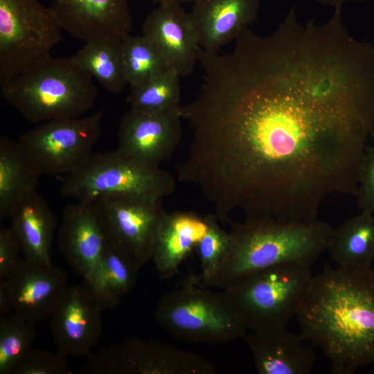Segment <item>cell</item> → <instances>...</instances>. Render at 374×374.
Segmentation results:
<instances>
[{"instance_id": "1", "label": "cell", "mask_w": 374, "mask_h": 374, "mask_svg": "<svg viewBox=\"0 0 374 374\" xmlns=\"http://www.w3.org/2000/svg\"><path fill=\"white\" fill-rule=\"evenodd\" d=\"M198 96L181 106L193 130L177 179L230 222L318 220L332 194L356 196L368 136L333 105L313 69L233 57L205 62Z\"/></svg>"}, {"instance_id": "2", "label": "cell", "mask_w": 374, "mask_h": 374, "mask_svg": "<svg viewBox=\"0 0 374 374\" xmlns=\"http://www.w3.org/2000/svg\"><path fill=\"white\" fill-rule=\"evenodd\" d=\"M301 337L320 348L335 374L374 362V269L327 265L296 314Z\"/></svg>"}, {"instance_id": "3", "label": "cell", "mask_w": 374, "mask_h": 374, "mask_svg": "<svg viewBox=\"0 0 374 374\" xmlns=\"http://www.w3.org/2000/svg\"><path fill=\"white\" fill-rule=\"evenodd\" d=\"M228 254L210 286L225 289L250 273L278 265L310 266L326 251L333 228L319 220L287 223L245 219L233 223Z\"/></svg>"}, {"instance_id": "4", "label": "cell", "mask_w": 374, "mask_h": 374, "mask_svg": "<svg viewBox=\"0 0 374 374\" xmlns=\"http://www.w3.org/2000/svg\"><path fill=\"white\" fill-rule=\"evenodd\" d=\"M92 76L71 57L46 55L1 85L0 94L32 123L82 116L98 98Z\"/></svg>"}, {"instance_id": "5", "label": "cell", "mask_w": 374, "mask_h": 374, "mask_svg": "<svg viewBox=\"0 0 374 374\" xmlns=\"http://www.w3.org/2000/svg\"><path fill=\"white\" fill-rule=\"evenodd\" d=\"M310 267L300 263L275 265L244 276L222 292L247 329L286 326L309 290Z\"/></svg>"}, {"instance_id": "6", "label": "cell", "mask_w": 374, "mask_h": 374, "mask_svg": "<svg viewBox=\"0 0 374 374\" xmlns=\"http://www.w3.org/2000/svg\"><path fill=\"white\" fill-rule=\"evenodd\" d=\"M154 317L173 336L190 342H226L243 338L247 329L223 292L206 288L195 276L160 298Z\"/></svg>"}, {"instance_id": "7", "label": "cell", "mask_w": 374, "mask_h": 374, "mask_svg": "<svg viewBox=\"0 0 374 374\" xmlns=\"http://www.w3.org/2000/svg\"><path fill=\"white\" fill-rule=\"evenodd\" d=\"M59 179L63 196L87 202L115 195L163 198L176 188V181L168 172L129 157L117 149L93 154L77 170Z\"/></svg>"}, {"instance_id": "8", "label": "cell", "mask_w": 374, "mask_h": 374, "mask_svg": "<svg viewBox=\"0 0 374 374\" xmlns=\"http://www.w3.org/2000/svg\"><path fill=\"white\" fill-rule=\"evenodd\" d=\"M62 28L37 0H0V85L51 54Z\"/></svg>"}, {"instance_id": "9", "label": "cell", "mask_w": 374, "mask_h": 374, "mask_svg": "<svg viewBox=\"0 0 374 374\" xmlns=\"http://www.w3.org/2000/svg\"><path fill=\"white\" fill-rule=\"evenodd\" d=\"M103 117L100 109L87 116L48 121L22 134L17 143L42 175H65L93 154Z\"/></svg>"}, {"instance_id": "10", "label": "cell", "mask_w": 374, "mask_h": 374, "mask_svg": "<svg viewBox=\"0 0 374 374\" xmlns=\"http://www.w3.org/2000/svg\"><path fill=\"white\" fill-rule=\"evenodd\" d=\"M214 364L196 354L152 339L129 337L93 352L83 374H213Z\"/></svg>"}, {"instance_id": "11", "label": "cell", "mask_w": 374, "mask_h": 374, "mask_svg": "<svg viewBox=\"0 0 374 374\" xmlns=\"http://www.w3.org/2000/svg\"><path fill=\"white\" fill-rule=\"evenodd\" d=\"M163 197L115 195L94 202L108 240L123 249L139 270L152 258L161 222L166 214Z\"/></svg>"}, {"instance_id": "12", "label": "cell", "mask_w": 374, "mask_h": 374, "mask_svg": "<svg viewBox=\"0 0 374 374\" xmlns=\"http://www.w3.org/2000/svg\"><path fill=\"white\" fill-rule=\"evenodd\" d=\"M107 235L94 202L76 201L63 213L57 242L70 266L95 297L101 283V265Z\"/></svg>"}, {"instance_id": "13", "label": "cell", "mask_w": 374, "mask_h": 374, "mask_svg": "<svg viewBox=\"0 0 374 374\" xmlns=\"http://www.w3.org/2000/svg\"><path fill=\"white\" fill-rule=\"evenodd\" d=\"M99 306L84 285H67L50 317V330L57 351L66 356H89L103 334Z\"/></svg>"}, {"instance_id": "14", "label": "cell", "mask_w": 374, "mask_h": 374, "mask_svg": "<svg viewBox=\"0 0 374 374\" xmlns=\"http://www.w3.org/2000/svg\"><path fill=\"white\" fill-rule=\"evenodd\" d=\"M181 120L180 107L161 113L130 109L119 123L117 150L135 160L159 167L171 157L181 138Z\"/></svg>"}, {"instance_id": "15", "label": "cell", "mask_w": 374, "mask_h": 374, "mask_svg": "<svg viewBox=\"0 0 374 374\" xmlns=\"http://www.w3.org/2000/svg\"><path fill=\"white\" fill-rule=\"evenodd\" d=\"M130 0H51L61 28L85 42L104 38L122 39L130 34Z\"/></svg>"}, {"instance_id": "16", "label": "cell", "mask_w": 374, "mask_h": 374, "mask_svg": "<svg viewBox=\"0 0 374 374\" xmlns=\"http://www.w3.org/2000/svg\"><path fill=\"white\" fill-rule=\"evenodd\" d=\"M6 280L13 312L35 324L51 317L68 285L67 274L61 267L24 258Z\"/></svg>"}, {"instance_id": "17", "label": "cell", "mask_w": 374, "mask_h": 374, "mask_svg": "<svg viewBox=\"0 0 374 374\" xmlns=\"http://www.w3.org/2000/svg\"><path fill=\"white\" fill-rule=\"evenodd\" d=\"M142 29L169 69L180 78L193 71L199 47L189 12L181 5H159L146 17Z\"/></svg>"}, {"instance_id": "18", "label": "cell", "mask_w": 374, "mask_h": 374, "mask_svg": "<svg viewBox=\"0 0 374 374\" xmlns=\"http://www.w3.org/2000/svg\"><path fill=\"white\" fill-rule=\"evenodd\" d=\"M260 0H195L189 15L198 46L217 53L256 20Z\"/></svg>"}, {"instance_id": "19", "label": "cell", "mask_w": 374, "mask_h": 374, "mask_svg": "<svg viewBox=\"0 0 374 374\" xmlns=\"http://www.w3.org/2000/svg\"><path fill=\"white\" fill-rule=\"evenodd\" d=\"M259 374H309L315 355L303 341L285 326L253 331L243 337Z\"/></svg>"}, {"instance_id": "20", "label": "cell", "mask_w": 374, "mask_h": 374, "mask_svg": "<svg viewBox=\"0 0 374 374\" xmlns=\"http://www.w3.org/2000/svg\"><path fill=\"white\" fill-rule=\"evenodd\" d=\"M206 217L189 211L166 213L158 229L151 259L161 279L175 275L206 231Z\"/></svg>"}, {"instance_id": "21", "label": "cell", "mask_w": 374, "mask_h": 374, "mask_svg": "<svg viewBox=\"0 0 374 374\" xmlns=\"http://www.w3.org/2000/svg\"><path fill=\"white\" fill-rule=\"evenodd\" d=\"M24 258L39 265H51V246L55 217L37 190L25 195L10 216Z\"/></svg>"}, {"instance_id": "22", "label": "cell", "mask_w": 374, "mask_h": 374, "mask_svg": "<svg viewBox=\"0 0 374 374\" xmlns=\"http://www.w3.org/2000/svg\"><path fill=\"white\" fill-rule=\"evenodd\" d=\"M42 175L17 141L0 138V217H10L17 204L37 190Z\"/></svg>"}, {"instance_id": "23", "label": "cell", "mask_w": 374, "mask_h": 374, "mask_svg": "<svg viewBox=\"0 0 374 374\" xmlns=\"http://www.w3.org/2000/svg\"><path fill=\"white\" fill-rule=\"evenodd\" d=\"M338 266H372L374 262V214L360 213L333 229L328 247Z\"/></svg>"}, {"instance_id": "24", "label": "cell", "mask_w": 374, "mask_h": 374, "mask_svg": "<svg viewBox=\"0 0 374 374\" xmlns=\"http://www.w3.org/2000/svg\"><path fill=\"white\" fill-rule=\"evenodd\" d=\"M71 58L109 92L119 93L127 84L121 39L104 38L85 42Z\"/></svg>"}, {"instance_id": "25", "label": "cell", "mask_w": 374, "mask_h": 374, "mask_svg": "<svg viewBox=\"0 0 374 374\" xmlns=\"http://www.w3.org/2000/svg\"><path fill=\"white\" fill-rule=\"evenodd\" d=\"M138 271L130 255L108 240L102 259L100 287L94 297L103 310L116 307L133 288Z\"/></svg>"}, {"instance_id": "26", "label": "cell", "mask_w": 374, "mask_h": 374, "mask_svg": "<svg viewBox=\"0 0 374 374\" xmlns=\"http://www.w3.org/2000/svg\"><path fill=\"white\" fill-rule=\"evenodd\" d=\"M180 76L172 69L130 89L127 101L131 109L161 113L180 107Z\"/></svg>"}, {"instance_id": "27", "label": "cell", "mask_w": 374, "mask_h": 374, "mask_svg": "<svg viewBox=\"0 0 374 374\" xmlns=\"http://www.w3.org/2000/svg\"><path fill=\"white\" fill-rule=\"evenodd\" d=\"M121 42L126 80L130 89L169 69L157 48L144 35L128 34Z\"/></svg>"}, {"instance_id": "28", "label": "cell", "mask_w": 374, "mask_h": 374, "mask_svg": "<svg viewBox=\"0 0 374 374\" xmlns=\"http://www.w3.org/2000/svg\"><path fill=\"white\" fill-rule=\"evenodd\" d=\"M35 325L15 312L0 319V374H12L33 348Z\"/></svg>"}, {"instance_id": "29", "label": "cell", "mask_w": 374, "mask_h": 374, "mask_svg": "<svg viewBox=\"0 0 374 374\" xmlns=\"http://www.w3.org/2000/svg\"><path fill=\"white\" fill-rule=\"evenodd\" d=\"M208 227L206 233L197 244L201 267L198 278L210 286L215 278L230 247V233L224 231L217 223L215 215H206Z\"/></svg>"}, {"instance_id": "30", "label": "cell", "mask_w": 374, "mask_h": 374, "mask_svg": "<svg viewBox=\"0 0 374 374\" xmlns=\"http://www.w3.org/2000/svg\"><path fill=\"white\" fill-rule=\"evenodd\" d=\"M67 357L59 353L32 348L12 374H71Z\"/></svg>"}, {"instance_id": "31", "label": "cell", "mask_w": 374, "mask_h": 374, "mask_svg": "<svg viewBox=\"0 0 374 374\" xmlns=\"http://www.w3.org/2000/svg\"><path fill=\"white\" fill-rule=\"evenodd\" d=\"M357 204L360 211L374 214V143L366 148L362 161Z\"/></svg>"}, {"instance_id": "32", "label": "cell", "mask_w": 374, "mask_h": 374, "mask_svg": "<svg viewBox=\"0 0 374 374\" xmlns=\"http://www.w3.org/2000/svg\"><path fill=\"white\" fill-rule=\"evenodd\" d=\"M19 242L11 228L0 227V280L7 279L23 258Z\"/></svg>"}, {"instance_id": "33", "label": "cell", "mask_w": 374, "mask_h": 374, "mask_svg": "<svg viewBox=\"0 0 374 374\" xmlns=\"http://www.w3.org/2000/svg\"><path fill=\"white\" fill-rule=\"evenodd\" d=\"M12 310V296L7 280H0V319Z\"/></svg>"}, {"instance_id": "34", "label": "cell", "mask_w": 374, "mask_h": 374, "mask_svg": "<svg viewBox=\"0 0 374 374\" xmlns=\"http://www.w3.org/2000/svg\"><path fill=\"white\" fill-rule=\"evenodd\" d=\"M319 3L323 5L333 6L334 8L337 6H342V5L347 2H365L370 0H314Z\"/></svg>"}, {"instance_id": "35", "label": "cell", "mask_w": 374, "mask_h": 374, "mask_svg": "<svg viewBox=\"0 0 374 374\" xmlns=\"http://www.w3.org/2000/svg\"><path fill=\"white\" fill-rule=\"evenodd\" d=\"M160 4L175 3L181 5L183 3H193L195 0H148Z\"/></svg>"}]
</instances>
